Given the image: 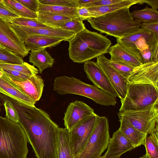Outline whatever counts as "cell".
Listing matches in <instances>:
<instances>
[{
    "label": "cell",
    "mask_w": 158,
    "mask_h": 158,
    "mask_svg": "<svg viewBox=\"0 0 158 158\" xmlns=\"http://www.w3.org/2000/svg\"><path fill=\"white\" fill-rule=\"evenodd\" d=\"M123 0H95L84 6L86 8L105 6L114 4L122 1Z\"/></svg>",
    "instance_id": "60d3db41"
},
{
    "label": "cell",
    "mask_w": 158,
    "mask_h": 158,
    "mask_svg": "<svg viewBox=\"0 0 158 158\" xmlns=\"http://www.w3.org/2000/svg\"><path fill=\"white\" fill-rule=\"evenodd\" d=\"M19 17V16L9 8L3 2H0V19L9 23L13 19Z\"/></svg>",
    "instance_id": "8d00e7d4"
},
{
    "label": "cell",
    "mask_w": 158,
    "mask_h": 158,
    "mask_svg": "<svg viewBox=\"0 0 158 158\" xmlns=\"http://www.w3.org/2000/svg\"><path fill=\"white\" fill-rule=\"evenodd\" d=\"M38 11L55 13L72 18L79 17L77 14V8L45 5L40 3Z\"/></svg>",
    "instance_id": "f1b7e54d"
},
{
    "label": "cell",
    "mask_w": 158,
    "mask_h": 158,
    "mask_svg": "<svg viewBox=\"0 0 158 158\" xmlns=\"http://www.w3.org/2000/svg\"><path fill=\"white\" fill-rule=\"evenodd\" d=\"M0 69L7 77L19 80H25L30 77L15 70L7 69Z\"/></svg>",
    "instance_id": "f35d334b"
},
{
    "label": "cell",
    "mask_w": 158,
    "mask_h": 158,
    "mask_svg": "<svg viewBox=\"0 0 158 158\" xmlns=\"http://www.w3.org/2000/svg\"><path fill=\"white\" fill-rule=\"evenodd\" d=\"M9 23L18 26L31 27H47L38 21L37 19L20 17L15 18Z\"/></svg>",
    "instance_id": "e575fe53"
},
{
    "label": "cell",
    "mask_w": 158,
    "mask_h": 158,
    "mask_svg": "<svg viewBox=\"0 0 158 158\" xmlns=\"http://www.w3.org/2000/svg\"><path fill=\"white\" fill-rule=\"evenodd\" d=\"M120 158V157H117L115 158ZM98 158H103V156H101L99 157H98Z\"/></svg>",
    "instance_id": "681fc988"
},
{
    "label": "cell",
    "mask_w": 158,
    "mask_h": 158,
    "mask_svg": "<svg viewBox=\"0 0 158 158\" xmlns=\"http://www.w3.org/2000/svg\"><path fill=\"white\" fill-rule=\"evenodd\" d=\"M119 112L142 109L158 102V90L153 85L128 83Z\"/></svg>",
    "instance_id": "8992f818"
},
{
    "label": "cell",
    "mask_w": 158,
    "mask_h": 158,
    "mask_svg": "<svg viewBox=\"0 0 158 158\" xmlns=\"http://www.w3.org/2000/svg\"><path fill=\"white\" fill-rule=\"evenodd\" d=\"M0 69L15 70L29 76L37 74L39 73L38 69L26 62L17 64L0 61Z\"/></svg>",
    "instance_id": "f546056e"
},
{
    "label": "cell",
    "mask_w": 158,
    "mask_h": 158,
    "mask_svg": "<svg viewBox=\"0 0 158 158\" xmlns=\"http://www.w3.org/2000/svg\"><path fill=\"white\" fill-rule=\"evenodd\" d=\"M16 111L18 123L37 158H57V133L59 126L44 111L13 98L9 101Z\"/></svg>",
    "instance_id": "6da1fadb"
},
{
    "label": "cell",
    "mask_w": 158,
    "mask_h": 158,
    "mask_svg": "<svg viewBox=\"0 0 158 158\" xmlns=\"http://www.w3.org/2000/svg\"><path fill=\"white\" fill-rule=\"evenodd\" d=\"M135 148L118 129L113 133L103 158H115Z\"/></svg>",
    "instance_id": "ac0fdd59"
},
{
    "label": "cell",
    "mask_w": 158,
    "mask_h": 158,
    "mask_svg": "<svg viewBox=\"0 0 158 158\" xmlns=\"http://www.w3.org/2000/svg\"><path fill=\"white\" fill-rule=\"evenodd\" d=\"M0 61L17 64H21L24 62L21 57L1 47H0Z\"/></svg>",
    "instance_id": "d6a6232c"
},
{
    "label": "cell",
    "mask_w": 158,
    "mask_h": 158,
    "mask_svg": "<svg viewBox=\"0 0 158 158\" xmlns=\"http://www.w3.org/2000/svg\"><path fill=\"white\" fill-rule=\"evenodd\" d=\"M27 143L19 123L0 116V158H26Z\"/></svg>",
    "instance_id": "277c9868"
},
{
    "label": "cell",
    "mask_w": 158,
    "mask_h": 158,
    "mask_svg": "<svg viewBox=\"0 0 158 158\" xmlns=\"http://www.w3.org/2000/svg\"><path fill=\"white\" fill-rule=\"evenodd\" d=\"M97 115L95 114L81 121L69 131L74 157L82 151L94 128Z\"/></svg>",
    "instance_id": "30bf717a"
},
{
    "label": "cell",
    "mask_w": 158,
    "mask_h": 158,
    "mask_svg": "<svg viewBox=\"0 0 158 158\" xmlns=\"http://www.w3.org/2000/svg\"><path fill=\"white\" fill-rule=\"evenodd\" d=\"M143 4L142 0H123L117 3L100 6L87 8L91 18L98 17L135 4Z\"/></svg>",
    "instance_id": "d4e9b609"
},
{
    "label": "cell",
    "mask_w": 158,
    "mask_h": 158,
    "mask_svg": "<svg viewBox=\"0 0 158 158\" xmlns=\"http://www.w3.org/2000/svg\"><path fill=\"white\" fill-rule=\"evenodd\" d=\"M4 105L6 112V118L14 122L18 123V116L17 112L9 102L1 101Z\"/></svg>",
    "instance_id": "74e56055"
},
{
    "label": "cell",
    "mask_w": 158,
    "mask_h": 158,
    "mask_svg": "<svg viewBox=\"0 0 158 158\" xmlns=\"http://www.w3.org/2000/svg\"><path fill=\"white\" fill-rule=\"evenodd\" d=\"M1 103L0 102V112L1 110V108H0V106H1Z\"/></svg>",
    "instance_id": "f907efd6"
},
{
    "label": "cell",
    "mask_w": 158,
    "mask_h": 158,
    "mask_svg": "<svg viewBox=\"0 0 158 158\" xmlns=\"http://www.w3.org/2000/svg\"><path fill=\"white\" fill-rule=\"evenodd\" d=\"M29 61L37 67L41 73L45 69L53 66L55 60L46 48H42L31 51Z\"/></svg>",
    "instance_id": "7402d4cb"
},
{
    "label": "cell",
    "mask_w": 158,
    "mask_h": 158,
    "mask_svg": "<svg viewBox=\"0 0 158 158\" xmlns=\"http://www.w3.org/2000/svg\"><path fill=\"white\" fill-rule=\"evenodd\" d=\"M62 29L72 32L76 34L86 28L83 20L79 17L72 18L60 28Z\"/></svg>",
    "instance_id": "1f68e13d"
},
{
    "label": "cell",
    "mask_w": 158,
    "mask_h": 158,
    "mask_svg": "<svg viewBox=\"0 0 158 158\" xmlns=\"http://www.w3.org/2000/svg\"><path fill=\"white\" fill-rule=\"evenodd\" d=\"M142 58L143 64H146L150 62L151 54L149 48L139 51Z\"/></svg>",
    "instance_id": "ee69618b"
},
{
    "label": "cell",
    "mask_w": 158,
    "mask_h": 158,
    "mask_svg": "<svg viewBox=\"0 0 158 158\" xmlns=\"http://www.w3.org/2000/svg\"><path fill=\"white\" fill-rule=\"evenodd\" d=\"M133 18L141 23L158 22V11L147 6L144 9L135 10L131 12Z\"/></svg>",
    "instance_id": "83f0119b"
},
{
    "label": "cell",
    "mask_w": 158,
    "mask_h": 158,
    "mask_svg": "<svg viewBox=\"0 0 158 158\" xmlns=\"http://www.w3.org/2000/svg\"><path fill=\"white\" fill-rule=\"evenodd\" d=\"M117 43L132 54L143 64L139 51L149 48L151 60L158 59V36L142 27L136 32L123 38L116 39Z\"/></svg>",
    "instance_id": "52a82bcc"
},
{
    "label": "cell",
    "mask_w": 158,
    "mask_h": 158,
    "mask_svg": "<svg viewBox=\"0 0 158 158\" xmlns=\"http://www.w3.org/2000/svg\"><path fill=\"white\" fill-rule=\"evenodd\" d=\"M65 39L41 35H32L28 37L24 43L29 51L42 48H51L56 46Z\"/></svg>",
    "instance_id": "ffe728a7"
},
{
    "label": "cell",
    "mask_w": 158,
    "mask_h": 158,
    "mask_svg": "<svg viewBox=\"0 0 158 158\" xmlns=\"http://www.w3.org/2000/svg\"><path fill=\"white\" fill-rule=\"evenodd\" d=\"M24 6L35 13L38 11L39 2L38 0H17Z\"/></svg>",
    "instance_id": "ab89813d"
},
{
    "label": "cell",
    "mask_w": 158,
    "mask_h": 158,
    "mask_svg": "<svg viewBox=\"0 0 158 158\" xmlns=\"http://www.w3.org/2000/svg\"><path fill=\"white\" fill-rule=\"evenodd\" d=\"M6 77L31 99L36 102L40 99L44 86V80L40 76L35 74L24 80H19Z\"/></svg>",
    "instance_id": "e0dca14e"
},
{
    "label": "cell",
    "mask_w": 158,
    "mask_h": 158,
    "mask_svg": "<svg viewBox=\"0 0 158 158\" xmlns=\"http://www.w3.org/2000/svg\"><path fill=\"white\" fill-rule=\"evenodd\" d=\"M37 14L38 21L47 27L56 28H60L64 23L73 18L46 12L38 11Z\"/></svg>",
    "instance_id": "484cf974"
},
{
    "label": "cell",
    "mask_w": 158,
    "mask_h": 158,
    "mask_svg": "<svg viewBox=\"0 0 158 158\" xmlns=\"http://www.w3.org/2000/svg\"><path fill=\"white\" fill-rule=\"evenodd\" d=\"M109 62L118 72L127 79L135 67L122 62L109 59Z\"/></svg>",
    "instance_id": "836d02e7"
},
{
    "label": "cell",
    "mask_w": 158,
    "mask_h": 158,
    "mask_svg": "<svg viewBox=\"0 0 158 158\" xmlns=\"http://www.w3.org/2000/svg\"><path fill=\"white\" fill-rule=\"evenodd\" d=\"M127 80L129 83L151 85L158 90V61L135 67Z\"/></svg>",
    "instance_id": "5bb4252c"
},
{
    "label": "cell",
    "mask_w": 158,
    "mask_h": 158,
    "mask_svg": "<svg viewBox=\"0 0 158 158\" xmlns=\"http://www.w3.org/2000/svg\"><path fill=\"white\" fill-rule=\"evenodd\" d=\"M10 23L17 35L23 42L28 37L35 35L63 38L68 41L75 34L72 32L60 28L48 27H31Z\"/></svg>",
    "instance_id": "4fadbf2b"
},
{
    "label": "cell",
    "mask_w": 158,
    "mask_h": 158,
    "mask_svg": "<svg viewBox=\"0 0 158 158\" xmlns=\"http://www.w3.org/2000/svg\"><path fill=\"white\" fill-rule=\"evenodd\" d=\"M78 16L82 20H88L91 18L90 13L87 8L80 7L77 8Z\"/></svg>",
    "instance_id": "7bdbcfd3"
},
{
    "label": "cell",
    "mask_w": 158,
    "mask_h": 158,
    "mask_svg": "<svg viewBox=\"0 0 158 158\" xmlns=\"http://www.w3.org/2000/svg\"><path fill=\"white\" fill-rule=\"evenodd\" d=\"M57 158H74L69 131L65 128L59 127L57 139Z\"/></svg>",
    "instance_id": "603a6c76"
},
{
    "label": "cell",
    "mask_w": 158,
    "mask_h": 158,
    "mask_svg": "<svg viewBox=\"0 0 158 158\" xmlns=\"http://www.w3.org/2000/svg\"><path fill=\"white\" fill-rule=\"evenodd\" d=\"M3 2L19 17L37 19V13L29 10L17 0H5Z\"/></svg>",
    "instance_id": "4dcf8cb0"
},
{
    "label": "cell",
    "mask_w": 158,
    "mask_h": 158,
    "mask_svg": "<svg viewBox=\"0 0 158 158\" xmlns=\"http://www.w3.org/2000/svg\"><path fill=\"white\" fill-rule=\"evenodd\" d=\"M139 158H149L147 154L145 153V154L139 157Z\"/></svg>",
    "instance_id": "7dc6e473"
},
{
    "label": "cell",
    "mask_w": 158,
    "mask_h": 158,
    "mask_svg": "<svg viewBox=\"0 0 158 158\" xmlns=\"http://www.w3.org/2000/svg\"><path fill=\"white\" fill-rule=\"evenodd\" d=\"M95 114L93 109L81 101L72 102L64 113L63 119L65 128L69 131L81 121Z\"/></svg>",
    "instance_id": "9a60e30c"
},
{
    "label": "cell",
    "mask_w": 158,
    "mask_h": 158,
    "mask_svg": "<svg viewBox=\"0 0 158 158\" xmlns=\"http://www.w3.org/2000/svg\"><path fill=\"white\" fill-rule=\"evenodd\" d=\"M143 4L146 3L150 6L151 8L157 10L158 9V0H142Z\"/></svg>",
    "instance_id": "f6af8a7d"
},
{
    "label": "cell",
    "mask_w": 158,
    "mask_h": 158,
    "mask_svg": "<svg viewBox=\"0 0 158 158\" xmlns=\"http://www.w3.org/2000/svg\"><path fill=\"white\" fill-rule=\"evenodd\" d=\"M120 158H121V157H120Z\"/></svg>",
    "instance_id": "db71d44e"
},
{
    "label": "cell",
    "mask_w": 158,
    "mask_h": 158,
    "mask_svg": "<svg viewBox=\"0 0 158 158\" xmlns=\"http://www.w3.org/2000/svg\"><path fill=\"white\" fill-rule=\"evenodd\" d=\"M3 73L0 69V78H1L3 75Z\"/></svg>",
    "instance_id": "c3c4849f"
},
{
    "label": "cell",
    "mask_w": 158,
    "mask_h": 158,
    "mask_svg": "<svg viewBox=\"0 0 158 158\" xmlns=\"http://www.w3.org/2000/svg\"><path fill=\"white\" fill-rule=\"evenodd\" d=\"M108 53L110 56V60L122 62L136 67L143 64L132 54L118 43L111 46Z\"/></svg>",
    "instance_id": "44dd1931"
},
{
    "label": "cell",
    "mask_w": 158,
    "mask_h": 158,
    "mask_svg": "<svg viewBox=\"0 0 158 158\" xmlns=\"http://www.w3.org/2000/svg\"><path fill=\"white\" fill-rule=\"evenodd\" d=\"M3 0H0V2H3Z\"/></svg>",
    "instance_id": "816d5d0a"
},
{
    "label": "cell",
    "mask_w": 158,
    "mask_h": 158,
    "mask_svg": "<svg viewBox=\"0 0 158 158\" xmlns=\"http://www.w3.org/2000/svg\"><path fill=\"white\" fill-rule=\"evenodd\" d=\"M42 4L77 8L79 7L77 0H38Z\"/></svg>",
    "instance_id": "d590c367"
},
{
    "label": "cell",
    "mask_w": 158,
    "mask_h": 158,
    "mask_svg": "<svg viewBox=\"0 0 158 158\" xmlns=\"http://www.w3.org/2000/svg\"><path fill=\"white\" fill-rule=\"evenodd\" d=\"M0 47L2 48L0 45Z\"/></svg>",
    "instance_id": "f5cc1de1"
},
{
    "label": "cell",
    "mask_w": 158,
    "mask_h": 158,
    "mask_svg": "<svg viewBox=\"0 0 158 158\" xmlns=\"http://www.w3.org/2000/svg\"><path fill=\"white\" fill-rule=\"evenodd\" d=\"M97 64L105 74L116 91L118 97L123 100L127 94L128 81L110 64L108 59L104 55L97 58Z\"/></svg>",
    "instance_id": "7c38bea8"
},
{
    "label": "cell",
    "mask_w": 158,
    "mask_h": 158,
    "mask_svg": "<svg viewBox=\"0 0 158 158\" xmlns=\"http://www.w3.org/2000/svg\"><path fill=\"white\" fill-rule=\"evenodd\" d=\"M118 116L139 131L148 135L158 123V102L139 110L119 112Z\"/></svg>",
    "instance_id": "9c48e42d"
},
{
    "label": "cell",
    "mask_w": 158,
    "mask_h": 158,
    "mask_svg": "<svg viewBox=\"0 0 158 158\" xmlns=\"http://www.w3.org/2000/svg\"><path fill=\"white\" fill-rule=\"evenodd\" d=\"M3 73L0 78V93L25 104L35 106L36 102L25 94Z\"/></svg>",
    "instance_id": "d6986e66"
},
{
    "label": "cell",
    "mask_w": 158,
    "mask_h": 158,
    "mask_svg": "<svg viewBox=\"0 0 158 158\" xmlns=\"http://www.w3.org/2000/svg\"><path fill=\"white\" fill-rule=\"evenodd\" d=\"M140 27L150 31L158 36V22L141 23Z\"/></svg>",
    "instance_id": "b9f144b4"
},
{
    "label": "cell",
    "mask_w": 158,
    "mask_h": 158,
    "mask_svg": "<svg viewBox=\"0 0 158 158\" xmlns=\"http://www.w3.org/2000/svg\"><path fill=\"white\" fill-rule=\"evenodd\" d=\"M0 45L22 57L29 51L12 27L10 23L0 19Z\"/></svg>",
    "instance_id": "8fae6325"
},
{
    "label": "cell",
    "mask_w": 158,
    "mask_h": 158,
    "mask_svg": "<svg viewBox=\"0 0 158 158\" xmlns=\"http://www.w3.org/2000/svg\"><path fill=\"white\" fill-rule=\"evenodd\" d=\"M127 7L91 18L87 21L94 29L116 39L134 33L140 27L141 22L134 19Z\"/></svg>",
    "instance_id": "3957f363"
},
{
    "label": "cell",
    "mask_w": 158,
    "mask_h": 158,
    "mask_svg": "<svg viewBox=\"0 0 158 158\" xmlns=\"http://www.w3.org/2000/svg\"><path fill=\"white\" fill-rule=\"evenodd\" d=\"M84 69L87 78L95 86L114 98L118 97L116 91L96 62L89 61L84 62Z\"/></svg>",
    "instance_id": "2e32d148"
},
{
    "label": "cell",
    "mask_w": 158,
    "mask_h": 158,
    "mask_svg": "<svg viewBox=\"0 0 158 158\" xmlns=\"http://www.w3.org/2000/svg\"><path fill=\"white\" fill-rule=\"evenodd\" d=\"M68 41L70 58L82 63L108 53L112 44L106 36L85 28Z\"/></svg>",
    "instance_id": "7a4b0ae2"
},
{
    "label": "cell",
    "mask_w": 158,
    "mask_h": 158,
    "mask_svg": "<svg viewBox=\"0 0 158 158\" xmlns=\"http://www.w3.org/2000/svg\"><path fill=\"white\" fill-rule=\"evenodd\" d=\"M53 90L61 95L74 94L91 99L101 105L114 106L116 98L104 92L94 85L87 84L73 77L62 76L56 77L53 84Z\"/></svg>",
    "instance_id": "5b68a950"
},
{
    "label": "cell",
    "mask_w": 158,
    "mask_h": 158,
    "mask_svg": "<svg viewBox=\"0 0 158 158\" xmlns=\"http://www.w3.org/2000/svg\"><path fill=\"white\" fill-rule=\"evenodd\" d=\"M144 146L149 158H158V123L152 132L146 136Z\"/></svg>",
    "instance_id": "4316f807"
},
{
    "label": "cell",
    "mask_w": 158,
    "mask_h": 158,
    "mask_svg": "<svg viewBox=\"0 0 158 158\" xmlns=\"http://www.w3.org/2000/svg\"><path fill=\"white\" fill-rule=\"evenodd\" d=\"M110 138L109 121L98 115L93 131L84 148L74 158H98L106 149Z\"/></svg>",
    "instance_id": "ba28073f"
},
{
    "label": "cell",
    "mask_w": 158,
    "mask_h": 158,
    "mask_svg": "<svg viewBox=\"0 0 158 158\" xmlns=\"http://www.w3.org/2000/svg\"><path fill=\"white\" fill-rule=\"evenodd\" d=\"M119 118L120 122L119 129L135 147L144 145L145 139L148 135L136 129L126 120Z\"/></svg>",
    "instance_id": "cb8c5ba5"
},
{
    "label": "cell",
    "mask_w": 158,
    "mask_h": 158,
    "mask_svg": "<svg viewBox=\"0 0 158 158\" xmlns=\"http://www.w3.org/2000/svg\"><path fill=\"white\" fill-rule=\"evenodd\" d=\"M95 0H77L79 7H84L86 5L94 2Z\"/></svg>",
    "instance_id": "bcb514c9"
}]
</instances>
